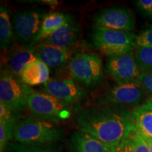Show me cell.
<instances>
[{"mask_svg":"<svg viewBox=\"0 0 152 152\" xmlns=\"http://www.w3.org/2000/svg\"><path fill=\"white\" fill-rule=\"evenodd\" d=\"M80 130L115 149L137 130L132 112L118 105L96 106L81 109L77 117Z\"/></svg>","mask_w":152,"mask_h":152,"instance_id":"1","label":"cell"},{"mask_svg":"<svg viewBox=\"0 0 152 152\" xmlns=\"http://www.w3.org/2000/svg\"><path fill=\"white\" fill-rule=\"evenodd\" d=\"M62 136L63 130L54 123L33 115L18 121L14 132L15 142L22 144H54Z\"/></svg>","mask_w":152,"mask_h":152,"instance_id":"2","label":"cell"},{"mask_svg":"<svg viewBox=\"0 0 152 152\" xmlns=\"http://www.w3.org/2000/svg\"><path fill=\"white\" fill-rule=\"evenodd\" d=\"M93 48L108 57L134 52L137 47V35L123 31L95 26L91 35Z\"/></svg>","mask_w":152,"mask_h":152,"instance_id":"3","label":"cell"},{"mask_svg":"<svg viewBox=\"0 0 152 152\" xmlns=\"http://www.w3.org/2000/svg\"><path fill=\"white\" fill-rule=\"evenodd\" d=\"M72 79L87 87L96 86L103 77V63L94 53H80L74 55L68 64Z\"/></svg>","mask_w":152,"mask_h":152,"instance_id":"4","label":"cell"},{"mask_svg":"<svg viewBox=\"0 0 152 152\" xmlns=\"http://www.w3.org/2000/svg\"><path fill=\"white\" fill-rule=\"evenodd\" d=\"M28 106L32 115L54 123L68 119L72 114V105L47 93L35 91L28 98Z\"/></svg>","mask_w":152,"mask_h":152,"instance_id":"5","label":"cell"},{"mask_svg":"<svg viewBox=\"0 0 152 152\" xmlns=\"http://www.w3.org/2000/svg\"><path fill=\"white\" fill-rule=\"evenodd\" d=\"M35 90L24 83L20 77H15L1 69L0 75V102L11 111L20 114L28 109V98Z\"/></svg>","mask_w":152,"mask_h":152,"instance_id":"6","label":"cell"},{"mask_svg":"<svg viewBox=\"0 0 152 152\" xmlns=\"http://www.w3.org/2000/svg\"><path fill=\"white\" fill-rule=\"evenodd\" d=\"M46 15V11L39 8L17 11L12 14L14 35L18 45L33 42Z\"/></svg>","mask_w":152,"mask_h":152,"instance_id":"7","label":"cell"},{"mask_svg":"<svg viewBox=\"0 0 152 152\" xmlns=\"http://www.w3.org/2000/svg\"><path fill=\"white\" fill-rule=\"evenodd\" d=\"M147 92L138 82L116 85L95 99L96 106L118 105L137 107L145 102Z\"/></svg>","mask_w":152,"mask_h":152,"instance_id":"8","label":"cell"},{"mask_svg":"<svg viewBox=\"0 0 152 152\" xmlns=\"http://www.w3.org/2000/svg\"><path fill=\"white\" fill-rule=\"evenodd\" d=\"M105 71L117 85L137 82L141 73L139 71L134 52L108 57Z\"/></svg>","mask_w":152,"mask_h":152,"instance_id":"9","label":"cell"},{"mask_svg":"<svg viewBox=\"0 0 152 152\" xmlns=\"http://www.w3.org/2000/svg\"><path fill=\"white\" fill-rule=\"evenodd\" d=\"M96 26L131 32L135 28V18L130 9L112 7L98 11L92 17Z\"/></svg>","mask_w":152,"mask_h":152,"instance_id":"10","label":"cell"},{"mask_svg":"<svg viewBox=\"0 0 152 152\" xmlns=\"http://www.w3.org/2000/svg\"><path fill=\"white\" fill-rule=\"evenodd\" d=\"M47 94L68 104H77L87 98V92L71 78L50 79L44 84Z\"/></svg>","mask_w":152,"mask_h":152,"instance_id":"11","label":"cell"},{"mask_svg":"<svg viewBox=\"0 0 152 152\" xmlns=\"http://www.w3.org/2000/svg\"><path fill=\"white\" fill-rule=\"evenodd\" d=\"M38 45L33 42L18 45L8 52L4 60V71L15 77H20L22 71L28 64L37 60Z\"/></svg>","mask_w":152,"mask_h":152,"instance_id":"12","label":"cell"},{"mask_svg":"<svg viewBox=\"0 0 152 152\" xmlns=\"http://www.w3.org/2000/svg\"><path fill=\"white\" fill-rule=\"evenodd\" d=\"M80 33V28L72 18L65 25L41 42H44L62 49H71L77 43Z\"/></svg>","mask_w":152,"mask_h":152,"instance_id":"13","label":"cell"},{"mask_svg":"<svg viewBox=\"0 0 152 152\" xmlns=\"http://www.w3.org/2000/svg\"><path fill=\"white\" fill-rule=\"evenodd\" d=\"M69 149L71 152H114L98 139L80 130L71 134Z\"/></svg>","mask_w":152,"mask_h":152,"instance_id":"14","label":"cell"},{"mask_svg":"<svg viewBox=\"0 0 152 152\" xmlns=\"http://www.w3.org/2000/svg\"><path fill=\"white\" fill-rule=\"evenodd\" d=\"M37 58L49 68H61L68 64L71 56V49H62L40 42L37 49Z\"/></svg>","mask_w":152,"mask_h":152,"instance_id":"15","label":"cell"},{"mask_svg":"<svg viewBox=\"0 0 152 152\" xmlns=\"http://www.w3.org/2000/svg\"><path fill=\"white\" fill-rule=\"evenodd\" d=\"M49 68L39 60L28 64L22 71L20 78L29 86L45 84L49 80Z\"/></svg>","mask_w":152,"mask_h":152,"instance_id":"16","label":"cell"},{"mask_svg":"<svg viewBox=\"0 0 152 152\" xmlns=\"http://www.w3.org/2000/svg\"><path fill=\"white\" fill-rule=\"evenodd\" d=\"M71 18V16L64 13L53 12L47 14L43 19L40 29L33 41V43L38 45L42 41L69 21Z\"/></svg>","mask_w":152,"mask_h":152,"instance_id":"17","label":"cell"},{"mask_svg":"<svg viewBox=\"0 0 152 152\" xmlns=\"http://www.w3.org/2000/svg\"><path fill=\"white\" fill-rule=\"evenodd\" d=\"M137 130L145 137L152 139V97L132 111Z\"/></svg>","mask_w":152,"mask_h":152,"instance_id":"18","label":"cell"},{"mask_svg":"<svg viewBox=\"0 0 152 152\" xmlns=\"http://www.w3.org/2000/svg\"><path fill=\"white\" fill-rule=\"evenodd\" d=\"M14 30L9 10L5 6L0 7V48L4 52L11 48L14 39Z\"/></svg>","mask_w":152,"mask_h":152,"instance_id":"19","label":"cell"},{"mask_svg":"<svg viewBox=\"0 0 152 152\" xmlns=\"http://www.w3.org/2000/svg\"><path fill=\"white\" fill-rule=\"evenodd\" d=\"M114 152H149L144 136L137 130L115 149Z\"/></svg>","mask_w":152,"mask_h":152,"instance_id":"20","label":"cell"},{"mask_svg":"<svg viewBox=\"0 0 152 152\" xmlns=\"http://www.w3.org/2000/svg\"><path fill=\"white\" fill-rule=\"evenodd\" d=\"M4 152H61L54 144H22L10 142Z\"/></svg>","mask_w":152,"mask_h":152,"instance_id":"21","label":"cell"},{"mask_svg":"<svg viewBox=\"0 0 152 152\" xmlns=\"http://www.w3.org/2000/svg\"><path fill=\"white\" fill-rule=\"evenodd\" d=\"M134 54L140 73H152V47L139 46Z\"/></svg>","mask_w":152,"mask_h":152,"instance_id":"22","label":"cell"},{"mask_svg":"<svg viewBox=\"0 0 152 152\" xmlns=\"http://www.w3.org/2000/svg\"><path fill=\"white\" fill-rule=\"evenodd\" d=\"M16 124L14 123L0 121V152H4L7 144L14 139Z\"/></svg>","mask_w":152,"mask_h":152,"instance_id":"23","label":"cell"},{"mask_svg":"<svg viewBox=\"0 0 152 152\" xmlns=\"http://www.w3.org/2000/svg\"><path fill=\"white\" fill-rule=\"evenodd\" d=\"M137 46L152 47V26H148L137 35Z\"/></svg>","mask_w":152,"mask_h":152,"instance_id":"24","label":"cell"},{"mask_svg":"<svg viewBox=\"0 0 152 152\" xmlns=\"http://www.w3.org/2000/svg\"><path fill=\"white\" fill-rule=\"evenodd\" d=\"M137 82L142 85L145 92L152 97V73H140Z\"/></svg>","mask_w":152,"mask_h":152,"instance_id":"25","label":"cell"},{"mask_svg":"<svg viewBox=\"0 0 152 152\" xmlns=\"http://www.w3.org/2000/svg\"><path fill=\"white\" fill-rule=\"evenodd\" d=\"M137 9L142 14L148 17H151L152 9V0H138L136 1Z\"/></svg>","mask_w":152,"mask_h":152,"instance_id":"26","label":"cell"},{"mask_svg":"<svg viewBox=\"0 0 152 152\" xmlns=\"http://www.w3.org/2000/svg\"><path fill=\"white\" fill-rule=\"evenodd\" d=\"M144 137V139H145L146 141H147L148 147H149V152H152V139L145 137Z\"/></svg>","mask_w":152,"mask_h":152,"instance_id":"27","label":"cell"},{"mask_svg":"<svg viewBox=\"0 0 152 152\" xmlns=\"http://www.w3.org/2000/svg\"><path fill=\"white\" fill-rule=\"evenodd\" d=\"M150 18L152 19V9H151V17H150Z\"/></svg>","mask_w":152,"mask_h":152,"instance_id":"28","label":"cell"}]
</instances>
